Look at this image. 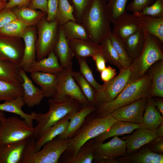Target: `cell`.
I'll return each mask as SVG.
<instances>
[{"label":"cell","mask_w":163,"mask_h":163,"mask_svg":"<svg viewBox=\"0 0 163 163\" xmlns=\"http://www.w3.org/2000/svg\"><path fill=\"white\" fill-rule=\"evenodd\" d=\"M34 133V128L29 126L22 119L15 116L5 117L0 121V145L29 138Z\"/></svg>","instance_id":"ba28073f"},{"label":"cell","mask_w":163,"mask_h":163,"mask_svg":"<svg viewBox=\"0 0 163 163\" xmlns=\"http://www.w3.org/2000/svg\"><path fill=\"white\" fill-rule=\"evenodd\" d=\"M150 146H149L150 150L153 152L160 154L163 153V137H160L152 142Z\"/></svg>","instance_id":"816d5d0a"},{"label":"cell","mask_w":163,"mask_h":163,"mask_svg":"<svg viewBox=\"0 0 163 163\" xmlns=\"http://www.w3.org/2000/svg\"><path fill=\"white\" fill-rule=\"evenodd\" d=\"M96 107L92 105H83L78 111L72 114L66 130L57 136L61 139H70L83 124L86 117L94 111Z\"/></svg>","instance_id":"ffe728a7"},{"label":"cell","mask_w":163,"mask_h":163,"mask_svg":"<svg viewBox=\"0 0 163 163\" xmlns=\"http://www.w3.org/2000/svg\"><path fill=\"white\" fill-rule=\"evenodd\" d=\"M16 38L0 35V60L19 65L23 55L24 44L19 38Z\"/></svg>","instance_id":"4fadbf2b"},{"label":"cell","mask_w":163,"mask_h":163,"mask_svg":"<svg viewBox=\"0 0 163 163\" xmlns=\"http://www.w3.org/2000/svg\"><path fill=\"white\" fill-rule=\"evenodd\" d=\"M93 0H68L73 8V15L79 23L81 17L90 5Z\"/></svg>","instance_id":"f6af8a7d"},{"label":"cell","mask_w":163,"mask_h":163,"mask_svg":"<svg viewBox=\"0 0 163 163\" xmlns=\"http://www.w3.org/2000/svg\"><path fill=\"white\" fill-rule=\"evenodd\" d=\"M12 11L17 19L28 26L38 23L46 14L41 11L26 7L17 8Z\"/></svg>","instance_id":"d6a6232c"},{"label":"cell","mask_w":163,"mask_h":163,"mask_svg":"<svg viewBox=\"0 0 163 163\" xmlns=\"http://www.w3.org/2000/svg\"><path fill=\"white\" fill-rule=\"evenodd\" d=\"M48 0H31L29 7L34 9H38L46 14Z\"/></svg>","instance_id":"f907efd6"},{"label":"cell","mask_w":163,"mask_h":163,"mask_svg":"<svg viewBox=\"0 0 163 163\" xmlns=\"http://www.w3.org/2000/svg\"><path fill=\"white\" fill-rule=\"evenodd\" d=\"M100 73V77L102 80L104 82H107L115 76L117 72L115 69L110 66L106 67Z\"/></svg>","instance_id":"681fc988"},{"label":"cell","mask_w":163,"mask_h":163,"mask_svg":"<svg viewBox=\"0 0 163 163\" xmlns=\"http://www.w3.org/2000/svg\"><path fill=\"white\" fill-rule=\"evenodd\" d=\"M4 101L3 103L0 104V110L18 115L29 126L34 128L33 121L35 120L36 113L32 112L30 114H28L25 113L22 110V108L25 104L22 96Z\"/></svg>","instance_id":"484cf974"},{"label":"cell","mask_w":163,"mask_h":163,"mask_svg":"<svg viewBox=\"0 0 163 163\" xmlns=\"http://www.w3.org/2000/svg\"><path fill=\"white\" fill-rule=\"evenodd\" d=\"M146 33L140 29L123 41L128 54L132 62L139 55L143 47Z\"/></svg>","instance_id":"4dcf8cb0"},{"label":"cell","mask_w":163,"mask_h":163,"mask_svg":"<svg viewBox=\"0 0 163 163\" xmlns=\"http://www.w3.org/2000/svg\"><path fill=\"white\" fill-rule=\"evenodd\" d=\"M129 0H108L107 9L111 23H115L128 13L126 5Z\"/></svg>","instance_id":"d590c367"},{"label":"cell","mask_w":163,"mask_h":163,"mask_svg":"<svg viewBox=\"0 0 163 163\" xmlns=\"http://www.w3.org/2000/svg\"><path fill=\"white\" fill-rule=\"evenodd\" d=\"M137 14L154 18L163 17V0H155L154 3Z\"/></svg>","instance_id":"ee69618b"},{"label":"cell","mask_w":163,"mask_h":163,"mask_svg":"<svg viewBox=\"0 0 163 163\" xmlns=\"http://www.w3.org/2000/svg\"><path fill=\"white\" fill-rule=\"evenodd\" d=\"M36 30L34 27H28L21 36L24 41L23 55L19 64L20 68L26 72L36 60Z\"/></svg>","instance_id":"9a60e30c"},{"label":"cell","mask_w":163,"mask_h":163,"mask_svg":"<svg viewBox=\"0 0 163 163\" xmlns=\"http://www.w3.org/2000/svg\"><path fill=\"white\" fill-rule=\"evenodd\" d=\"M148 98L143 97L132 103L118 108L110 114L118 121L140 124Z\"/></svg>","instance_id":"7c38bea8"},{"label":"cell","mask_w":163,"mask_h":163,"mask_svg":"<svg viewBox=\"0 0 163 163\" xmlns=\"http://www.w3.org/2000/svg\"><path fill=\"white\" fill-rule=\"evenodd\" d=\"M60 26L68 41L76 39L89 40L85 29L77 21H69Z\"/></svg>","instance_id":"e575fe53"},{"label":"cell","mask_w":163,"mask_h":163,"mask_svg":"<svg viewBox=\"0 0 163 163\" xmlns=\"http://www.w3.org/2000/svg\"><path fill=\"white\" fill-rule=\"evenodd\" d=\"M22 83L10 82L0 80V101L22 96Z\"/></svg>","instance_id":"8d00e7d4"},{"label":"cell","mask_w":163,"mask_h":163,"mask_svg":"<svg viewBox=\"0 0 163 163\" xmlns=\"http://www.w3.org/2000/svg\"><path fill=\"white\" fill-rule=\"evenodd\" d=\"M59 0H48L46 19L49 22L56 19Z\"/></svg>","instance_id":"c3c4849f"},{"label":"cell","mask_w":163,"mask_h":163,"mask_svg":"<svg viewBox=\"0 0 163 163\" xmlns=\"http://www.w3.org/2000/svg\"><path fill=\"white\" fill-rule=\"evenodd\" d=\"M72 75L91 104L93 105L95 91L80 72L72 71Z\"/></svg>","instance_id":"b9f144b4"},{"label":"cell","mask_w":163,"mask_h":163,"mask_svg":"<svg viewBox=\"0 0 163 163\" xmlns=\"http://www.w3.org/2000/svg\"><path fill=\"white\" fill-rule=\"evenodd\" d=\"M27 25L17 19L8 24L0 31V34L15 37H21L28 27Z\"/></svg>","instance_id":"60d3db41"},{"label":"cell","mask_w":163,"mask_h":163,"mask_svg":"<svg viewBox=\"0 0 163 163\" xmlns=\"http://www.w3.org/2000/svg\"><path fill=\"white\" fill-rule=\"evenodd\" d=\"M29 139L0 145V163H21Z\"/></svg>","instance_id":"e0dca14e"},{"label":"cell","mask_w":163,"mask_h":163,"mask_svg":"<svg viewBox=\"0 0 163 163\" xmlns=\"http://www.w3.org/2000/svg\"><path fill=\"white\" fill-rule=\"evenodd\" d=\"M95 61L97 70L100 73L106 68V62L102 54H96L93 57Z\"/></svg>","instance_id":"db71d44e"},{"label":"cell","mask_w":163,"mask_h":163,"mask_svg":"<svg viewBox=\"0 0 163 163\" xmlns=\"http://www.w3.org/2000/svg\"><path fill=\"white\" fill-rule=\"evenodd\" d=\"M162 43L154 36L146 33L143 48L130 67L131 73L127 85L143 77L153 64L163 59Z\"/></svg>","instance_id":"8992f818"},{"label":"cell","mask_w":163,"mask_h":163,"mask_svg":"<svg viewBox=\"0 0 163 163\" xmlns=\"http://www.w3.org/2000/svg\"><path fill=\"white\" fill-rule=\"evenodd\" d=\"M5 2H6L8 1H9V0H4Z\"/></svg>","instance_id":"91938a15"},{"label":"cell","mask_w":163,"mask_h":163,"mask_svg":"<svg viewBox=\"0 0 163 163\" xmlns=\"http://www.w3.org/2000/svg\"><path fill=\"white\" fill-rule=\"evenodd\" d=\"M117 160L118 163H162L163 155L153 152L147 146L132 155L119 157Z\"/></svg>","instance_id":"44dd1931"},{"label":"cell","mask_w":163,"mask_h":163,"mask_svg":"<svg viewBox=\"0 0 163 163\" xmlns=\"http://www.w3.org/2000/svg\"><path fill=\"white\" fill-rule=\"evenodd\" d=\"M126 142L118 136L103 143L95 141L93 146V162L100 163H118L117 158L126 152Z\"/></svg>","instance_id":"8fae6325"},{"label":"cell","mask_w":163,"mask_h":163,"mask_svg":"<svg viewBox=\"0 0 163 163\" xmlns=\"http://www.w3.org/2000/svg\"><path fill=\"white\" fill-rule=\"evenodd\" d=\"M144 111L140 123L143 127L155 130L163 122V116L156 108L153 97L148 98Z\"/></svg>","instance_id":"f1b7e54d"},{"label":"cell","mask_w":163,"mask_h":163,"mask_svg":"<svg viewBox=\"0 0 163 163\" xmlns=\"http://www.w3.org/2000/svg\"><path fill=\"white\" fill-rule=\"evenodd\" d=\"M102 54L106 62L117 67L120 70L123 69L119 57L113 46L109 37L104 39L100 44Z\"/></svg>","instance_id":"74e56055"},{"label":"cell","mask_w":163,"mask_h":163,"mask_svg":"<svg viewBox=\"0 0 163 163\" xmlns=\"http://www.w3.org/2000/svg\"><path fill=\"white\" fill-rule=\"evenodd\" d=\"M131 73L130 67L123 68L117 76L104 82L98 91H95L93 105L96 107L114 99L127 85Z\"/></svg>","instance_id":"30bf717a"},{"label":"cell","mask_w":163,"mask_h":163,"mask_svg":"<svg viewBox=\"0 0 163 163\" xmlns=\"http://www.w3.org/2000/svg\"><path fill=\"white\" fill-rule=\"evenodd\" d=\"M146 73L152 80L149 97H163V59L153 64Z\"/></svg>","instance_id":"cb8c5ba5"},{"label":"cell","mask_w":163,"mask_h":163,"mask_svg":"<svg viewBox=\"0 0 163 163\" xmlns=\"http://www.w3.org/2000/svg\"><path fill=\"white\" fill-rule=\"evenodd\" d=\"M117 121L110 114L99 117L94 111L90 113L86 117L79 128L69 139V146L61 156H75L86 142L101 134Z\"/></svg>","instance_id":"7a4b0ae2"},{"label":"cell","mask_w":163,"mask_h":163,"mask_svg":"<svg viewBox=\"0 0 163 163\" xmlns=\"http://www.w3.org/2000/svg\"><path fill=\"white\" fill-rule=\"evenodd\" d=\"M151 84V79L146 73L142 78L127 85L114 99L96 107L94 112L99 117L106 116L118 108L149 97Z\"/></svg>","instance_id":"277c9868"},{"label":"cell","mask_w":163,"mask_h":163,"mask_svg":"<svg viewBox=\"0 0 163 163\" xmlns=\"http://www.w3.org/2000/svg\"><path fill=\"white\" fill-rule=\"evenodd\" d=\"M133 14L139 23L142 29L163 43V17L154 18L137 13Z\"/></svg>","instance_id":"7402d4cb"},{"label":"cell","mask_w":163,"mask_h":163,"mask_svg":"<svg viewBox=\"0 0 163 163\" xmlns=\"http://www.w3.org/2000/svg\"><path fill=\"white\" fill-rule=\"evenodd\" d=\"M48 104L49 109L47 113H36L35 120L37 124L34 127V135L36 139L45 130L66 116L78 111L84 105L78 100L69 96L56 100L50 98Z\"/></svg>","instance_id":"3957f363"},{"label":"cell","mask_w":163,"mask_h":163,"mask_svg":"<svg viewBox=\"0 0 163 163\" xmlns=\"http://www.w3.org/2000/svg\"><path fill=\"white\" fill-rule=\"evenodd\" d=\"M6 3L4 0H0V11L5 8Z\"/></svg>","instance_id":"6f0895ef"},{"label":"cell","mask_w":163,"mask_h":163,"mask_svg":"<svg viewBox=\"0 0 163 163\" xmlns=\"http://www.w3.org/2000/svg\"><path fill=\"white\" fill-rule=\"evenodd\" d=\"M142 127L140 124L117 121L106 131L94 138V140L96 142H103L111 137L129 133Z\"/></svg>","instance_id":"4316f807"},{"label":"cell","mask_w":163,"mask_h":163,"mask_svg":"<svg viewBox=\"0 0 163 163\" xmlns=\"http://www.w3.org/2000/svg\"><path fill=\"white\" fill-rule=\"evenodd\" d=\"M106 2H107L108 0H105Z\"/></svg>","instance_id":"94428289"},{"label":"cell","mask_w":163,"mask_h":163,"mask_svg":"<svg viewBox=\"0 0 163 163\" xmlns=\"http://www.w3.org/2000/svg\"><path fill=\"white\" fill-rule=\"evenodd\" d=\"M31 0H9L6 3L5 8L11 9L17 7V8H21L26 7L30 3Z\"/></svg>","instance_id":"f5cc1de1"},{"label":"cell","mask_w":163,"mask_h":163,"mask_svg":"<svg viewBox=\"0 0 163 163\" xmlns=\"http://www.w3.org/2000/svg\"><path fill=\"white\" fill-rule=\"evenodd\" d=\"M79 23L92 42L100 44L112 33L111 23L105 0H93L83 14Z\"/></svg>","instance_id":"6da1fadb"},{"label":"cell","mask_w":163,"mask_h":163,"mask_svg":"<svg viewBox=\"0 0 163 163\" xmlns=\"http://www.w3.org/2000/svg\"><path fill=\"white\" fill-rule=\"evenodd\" d=\"M74 9L68 0H59L56 19L61 26L69 21H76L73 15Z\"/></svg>","instance_id":"ab89813d"},{"label":"cell","mask_w":163,"mask_h":163,"mask_svg":"<svg viewBox=\"0 0 163 163\" xmlns=\"http://www.w3.org/2000/svg\"><path fill=\"white\" fill-rule=\"evenodd\" d=\"M94 139L86 142L79 149L76 155L74 157H64L59 158L61 163H91L94 156L93 146Z\"/></svg>","instance_id":"1f68e13d"},{"label":"cell","mask_w":163,"mask_h":163,"mask_svg":"<svg viewBox=\"0 0 163 163\" xmlns=\"http://www.w3.org/2000/svg\"><path fill=\"white\" fill-rule=\"evenodd\" d=\"M155 0H133L126 6V10L133 14L141 12L146 7L153 3Z\"/></svg>","instance_id":"bcb514c9"},{"label":"cell","mask_w":163,"mask_h":163,"mask_svg":"<svg viewBox=\"0 0 163 163\" xmlns=\"http://www.w3.org/2000/svg\"><path fill=\"white\" fill-rule=\"evenodd\" d=\"M18 64L7 60H0V80L22 83Z\"/></svg>","instance_id":"836d02e7"},{"label":"cell","mask_w":163,"mask_h":163,"mask_svg":"<svg viewBox=\"0 0 163 163\" xmlns=\"http://www.w3.org/2000/svg\"><path fill=\"white\" fill-rule=\"evenodd\" d=\"M34 136L30 138L24 150L21 163H58L59 158L68 149L69 139L57 136L47 142L41 149L35 151Z\"/></svg>","instance_id":"5b68a950"},{"label":"cell","mask_w":163,"mask_h":163,"mask_svg":"<svg viewBox=\"0 0 163 163\" xmlns=\"http://www.w3.org/2000/svg\"><path fill=\"white\" fill-rule=\"evenodd\" d=\"M59 28L57 19L48 21L46 15L38 23V38L36 43L37 60L54 52L58 40Z\"/></svg>","instance_id":"52a82bcc"},{"label":"cell","mask_w":163,"mask_h":163,"mask_svg":"<svg viewBox=\"0 0 163 163\" xmlns=\"http://www.w3.org/2000/svg\"><path fill=\"white\" fill-rule=\"evenodd\" d=\"M140 29V25L134 15L127 14L118 21L113 24L112 33L117 38L124 41Z\"/></svg>","instance_id":"d6986e66"},{"label":"cell","mask_w":163,"mask_h":163,"mask_svg":"<svg viewBox=\"0 0 163 163\" xmlns=\"http://www.w3.org/2000/svg\"><path fill=\"white\" fill-rule=\"evenodd\" d=\"M71 114L66 116L41 134L35 141L36 151L39 150L45 143L61 134L66 130L69 124Z\"/></svg>","instance_id":"83f0119b"},{"label":"cell","mask_w":163,"mask_h":163,"mask_svg":"<svg viewBox=\"0 0 163 163\" xmlns=\"http://www.w3.org/2000/svg\"><path fill=\"white\" fill-rule=\"evenodd\" d=\"M69 43L73 57L76 58H92L96 54H102L100 45L90 40L74 39L69 41Z\"/></svg>","instance_id":"ac0fdd59"},{"label":"cell","mask_w":163,"mask_h":163,"mask_svg":"<svg viewBox=\"0 0 163 163\" xmlns=\"http://www.w3.org/2000/svg\"><path fill=\"white\" fill-rule=\"evenodd\" d=\"M19 74L23 80L22 97L25 104L28 107L39 105L44 97L43 91L33 84L26 72L21 68L19 69Z\"/></svg>","instance_id":"2e32d148"},{"label":"cell","mask_w":163,"mask_h":163,"mask_svg":"<svg viewBox=\"0 0 163 163\" xmlns=\"http://www.w3.org/2000/svg\"><path fill=\"white\" fill-rule=\"evenodd\" d=\"M47 56L34 61L26 72L31 73L40 72L57 75L62 71L63 68L59 64V59L54 52L51 53Z\"/></svg>","instance_id":"d4e9b609"},{"label":"cell","mask_w":163,"mask_h":163,"mask_svg":"<svg viewBox=\"0 0 163 163\" xmlns=\"http://www.w3.org/2000/svg\"><path fill=\"white\" fill-rule=\"evenodd\" d=\"M111 43L116 50L124 68H129L132 61L128 54L123 41L115 36L112 33L109 36Z\"/></svg>","instance_id":"f35d334b"},{"label":"cell","mask_w":163,"mask_h":163,"mask_svg":"<svg viewBox=\"0 0 163 163\" xmlns=\"http://www.w3.org/2000/svg\"><path fill=\"white\" fill-rule=\"evenodd\" d=\"M17 18L11 9L5 8L0 11V31Z\"/></svg>","instance_id":"7dc6e473"},{"label":"cell","mask_w":163,"mask_h":163,"mask_svg":"<svg viewBox=\"0 0 163 163\" xmlns=\"http://www.w3.org/2000/svg\"><path fill=\"white\" fill-rule=\"evenodd\" d=\"M30 77L40 87L44 97L50 98L55 94L57 86V75L36 72L31 73Z\"/></svg>","instance_id":"603a6c76"},{"label":"cell","mask_w":163,"mask_h":163,"mask_svg":"<svg viewBox=\"0 0 163 163\" xmlns=\"http://www.w3.org/2000/svg\"><path fill=\"white\" fill-rule=\"evenodd\" d=\"M73 71L72 62L57 74L56 90L50 98L56 100L69 96L78 100L84 105H91L75 82L72 75Z\"/></svg>","instance_id":"9c48e42d"},{"label":"cell","mask_w":163,"mask_h":163,"mask_svg":"<svg viewBox=\"0 0 163 163\" xmlns=\"http://www.w3.org/2000/svg\"><path fill=\"white\" fill-rule=\"evenodd\" d=\"M76 58L79 66L80 72L82 75L89 83L95 91H98L101 88V85L95 80L92 70L87 63L86 58L80 57Z\"/></svg>","instance_id":"7bdbcfd3"},{"label":"cell","mask_w":163,"mask_h":163,"mask_svg":"<svg viewBox=\"0 0 163 163\" xmlns=\"http://www.w3.org/2000/svg\"><path fill=\"white\" fill-rule=\"evenodd\" d=\"M130 135L124 136L126 142V152H131L137 150L143 145L150 143L158 139L155 130L142 127L137 128Z\"/></svg>","instance_id":"5bb4252c"},{"label":"cell","mask_w":163,"mask_h":163,"mask_svg":"<svg viewBox=\"0 0 163 163\" xmlns=\"http://www.w3.org/2000/svg\"><path fill=\"white\" fill-rule=\"evenodd\" d=\"M5 117L4 111L0 110V121L3 120Z\"/></svg>","instance_id":"680465c9"},{"label":"cell","mask_w":163,"mask_h":163,"mask_svg":"<svg viewBox=\"0 0 163 163\" xmlns=\"http://www.w3.org/2000/svg\"><path fill=\"white\" fill-rule=\"evenodd\" d=\"M154 103L156 108L163 116V100L162 98L154 97Z\"/></svg>","instance_id":"11a10c76"},{"label":"cell","mask_w":163,"mask_h":163,"mask_svg":"<svg viewBox=\"0 0 163 163\" xmlns=\"http://www.w3.org/2000/svg\"><path fill=\"white\" fill-rule=\"evenodd\" d=\"M54 52L63 69L68 67L72 62L73 53L69 41L65 37L60 25L58 40Z\"/></svg>","instance_id":"f546056e"},{"label":"cell","mask_w":163,"mask_h":163,"mask_svg":"<svg viewBox=\"0 0 163 163\" xmlns=\"http://www.w3.org/2000/svg\"><path fill=\"white\" fill-rule=\"evenodd\" d=\"M157 135L159 137L163 136V122H162L155 129Z\"/></svg>","instance_id":"9f6ffc18"}]
</instances>
